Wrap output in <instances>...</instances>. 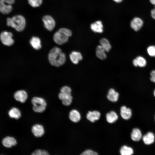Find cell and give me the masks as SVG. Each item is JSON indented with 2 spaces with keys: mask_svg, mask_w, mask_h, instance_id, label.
Returning a JSON list of instances; mask_svg holds the SVG:
<instances>
[{
  "mask_svg": "<svg viewBox=\"0 0 155 155\" xmlns=\"http://www.w3.org/2000/svg\"><path fill=\"white\" fill-rule=\"evenodd\" d=\"M71 90L69 87L65 86L62 87L60 89V92L64 93H71Z\"/></svg>",
  "mask_w": 155,
  "mask_h": 155,
  "instance_id": "cell-32",
  "label": "cell"
},
{
  "mask_svg": "<svg viewBox=\"0 0 155 155\" xmlns=\"http://www.w3.org/2000/svg\"><path fill=\"white\" fill-rule=\"evenodd\" d=\"M49 154L46 150L40 149L37 150L32 154V155H48Z\"/></svg>",
  "mask_w": 155,
  "mask_h": 155,
  "instance_id": "cell-30",
  "label": "cell"
},
{
  "mask_svg": "<svg viewBox=\"0 0 155 155\" xmlns=\"http://www.w3.org/2000/svg\"><path fill=\"white\" fill-rule=\"evenodd\" d=\"M100 43L102 47L106 52H109L111 48V46L109 41L106 38H102L100 40Z\"/></svg>",
  "mask_w": 155,
  "mask_h": 155,
  "instance_id": "cell-25",
  "label": "cell"
},
{
  "mask_svg": "<svg viewBox=\"0 0 155 155\" xmlns=\"http://www.w3.org/2000/svg\"><path fill=\"white\" fill-rule=\"evenodd\" d=\"M103 26L100 21H97L92 24L90 28L92 31L96 33H101L103 31Z\"/></svg>",
  "mask_w": 155,
  "mask_h": 155,
  "instance_id": "cell-16",
  "label": "cell"
},
{
  "mask_svg": "<svg viewBox=\"0 0 155 155\" xmlns=\"http://www.w3.org/2000/svg\"><path fill=\"white\" fill-rule=\"evenodd\" d=\"M69 118L72 121L76 123L80 120L81 115L79 112L77 110L73 109L69 113Z\"/></svg>",
  "mask_w": 155,
  "mask_h": 155,
  "instance_id": "cell-19",
  "label": "cell"
},
{
  "mask_svg": "<svg viewBox=\"0 0 155 155\" xmlns=\"http://www.w3.org/2000/svg\"><path fill=\"white\" fill-rule=\"evenodd\" d=\"M13 34L11 32L5 31L0 34V39L2 43L7 46H11L14 43L12 38Z\"/></svg>",
  "mask_w": 155,
  "mask_h": 155,
  "instance_id": "cell-5",
  "label": "cell"
},
{
  "mask_svg": "<svg viewBox=\"0 0 155 155\" xmlns=\"http://www.w3.org/2000/svg\"><path fill=\"white\" fill-rule=\"evenodd\" d=\"M9 117L16 119H19L21 116V113L20 110L16 107L11 108L8 112Z\"/></svg>",
  "mask_w": 155,
  "mask_h": 155,
  "instance_id": "cell-23",
  "label": "cell"
},
{
  "mask_svg": "<svg viewBox=\"0 0 155 155\" xmlns=\"http://www.w3.org/2000/svg\"><path fill=\"white\" fill-rule=\"evenodd\" d=\"M114 1L117 3H119L122 1L123 0H113Z\"/></svg>",
  "mask_w": 155,
  "mask_h": 155,
  "instance_id": "cell-38",
  "label": "cell"
},
{
  "mask_svg": "<svg viewBox=\"0 0 155 155\" xmlns=\"http://www.w3.org/2000/svg\"><path fill=\"white\" fill-rule=\"evenodd\" d=\"M31 46L36 50H39L41 47V42L40 39L37 36H33L30 41Z\"/></svg>",
  "mask_w": 155,
  "mask_h": 155,
  "instance_id": "cell-20",
  "label": "cell"
},
{
  "mask_svg": "<svg viewBox=\"0 0 155 155\" xmlns=\"http://www.w3.org/2000/svg\"><path fill=\"white\" fill-rule=\"evenodd\" d=\"M2 142L3 145L7 148H10L17 144V141L15 139L11 137H5L3 140Z\"/></svg>",
  "mask_w": 155,
  "mask_h": 155,
  "instance_id": "cell-15",
  "label": "cell"
},
{
  "mask_svg": "<svg viewBox=\"0 0 155 155\" xmlns=\"http://www.w3.org/2000/svg\"><path fill=\"white\" fill-rule=\"evenodd\" d=\"M150 1L151 3L155 5V0H150Z\"/></svg>",
  "mask_w": 155,
  "mask_h": 155,
  "instance_id": "cell-37",
  "label": "cell"
},
{
  "mask_svg": "<svg viewBox=\"0 0 155 155\" xmlns=\"http://www.w3.org/2000/svg\"><path fill=\"white\" fill-rule=\"evenodd\" d=\"M105 51L101 45L98 46L96 48V54L97 57L99 59L103 60L106 58V55Z\"/></svg>",
  "mask_w": 155,
  "mask_h": 155,
  "instance_id": "cell-24",
  "label": "cell"
},
{
  "mask_svg": "<svg viewBox=\"0 0 155 155\" xmlns=\"http://www.w3.org/2000/svg\"><path fill=\"white\" fill-rule=\"evenodd\" d=\"M154 119H155V117H154Z\"/></svg>",
  "mask_w": 155,
  "mask_h": 155,
  "instance_id": "cell-40",
  "label": "cell"
},
{
  "mask_svg": "<svg viewBox=\"0 0 155 155\" xmlns=\"http://www.w3.org/2000/svg\"><path fill=\"white\" fill-rule=\"evenodd\" d=\"M150 80L152 82L155 83V70L152 71L150 72Z\"/></svg>",
  "mask_w": 155,
  "mask_h": 155,
  "instance_id": "cell-34",
  "label": "cell"
},
{
  "mask_svg": "<svg viewBox=\"0 0 155 155\" xmlns=\"http://www.w3.org/2000/svg\"><path fill=\"white\" fill-rule=\"evenodd\" d=\"M142 136V132L140 129L137 128H134L131 133V139L134 141H139Z\"/></svg>",
  "mask_w": 155,
  "mask_h": 155,
  "instance_id": "cell-21",
  "label": "cell"
},
{
  "mask_svg": "<svg viewBox=\"0 0 155 155\" xmlns=\"http://www.w3.org/2000/svg\"><path fill=\"white\" fill-rule=\"evenodd\" d=\"M48 59L53 66L58 67L63 65L66 61L65 54L59 48L55 47L50 50L48 55Z\"/></svg>",
  "mask_w": 155,
  "mask_h": 155,
  "instance_id": "cell-1",
  "label": "cell"
},
{
  "mask_svg": "<svg viewBox=\"0 0 155 155\" xmlns=\"http://www.w3.org/2000/svg\"><path fill=\"white\" fill-rule=\"evenodd\" d=\"M33 105V110L36 112H43L46 109L47 104L45 100L43 98L38 97H33L31 100Z\"/></svg>",
  "mask_w": 155,
  "mask_h": 155,
  "instance_id": "cell-3",
  "label": "cell"
},
{
  "mask_svg": "<svg viewBox=\"0 0 155 155\" xmlns=\"http://www.w3.org/2000/svg\"><path fill=\"white\" fill-rule=\"evenodd\" d=\"M26 24V19L21 15H16L11 18H8L7 19V26L13 28L18 32L23 30Z\"/></svg>",
  "mask_w": 155,
  "mask_h": 155,
  "instance_id": "cell-2",
  "label": "cell"
},
{
  "mask_svg": "<svg viewBox=\"0 0 155 155\" xmlns=\"http://www.w3.org/2000/svg\"><path fill=\"white\" fill-rule=\"evenodd\" d=\"M69 57L72 63L75 64H78L83 58L81 54L76 51L72 52L69 55Z\"/></svg>",
  "mask_w": 155,
  "mask_h": 155,
  "instance_id": "cell-12",
  "label": "cell"
},
{
  "mask_svg": "<svg viewBox=\"0 0 155 155\" xmlns=\"http://www.w3.org/2000/svg\"><path fill=\"white\" fill-rule=\"evenodd\" d=\"M147 51L149 55L151 57H155V46H150L147 49Z\"/></svg>",
  "mask_w": 155,
  "mask_h": 155,
  "instance_id": "cell-31",
  "label": "cell"
},
{
  "mask_svg": "<svg viewBox=\"0 0 155 155\" xmlns=\"http://www.w3.org/2000/svg\"><path fill=\"white\" fill-rule=\"evenodd\" d=\"M151 15L152 18L155 20V8L151 11Z\"/></svg>",
  "mask_w": 155,
  "mask_h": 155,
  "instance_id": "cell-35",
  "label": "cell"
},
{
  "mask_svg": "<svg viewBox=\"0 0 155 155\" xmlns=\"http://www.w3.org/2000/svg\"><path fill=\"white\" fill-rule=\"evenodd\" d=\"M42 21L45 28L49 31H52L55 26L56 23L55 20L51 16L46 15L42 18Z\"/></svg>",
  "mask_w": 155,
  "mask_h": 155,
  "instance_id": "cell-6",
  "label": "cell"
},
{
  "mask_svg": "<svg viewBox=\"0 0 155 155\" xmlns=\"http://www.w3.org/2000/svg\"><path fill=\"white\" fill-rule=\"evenodd\" d=\"M14 98L21 103L25 102L28 98V94L26 91L21 90L16 91L14 95Z\"/></svg>",
  "mask_w": 155,
  "mask_h": 155,
  "instance_id": "cell-10",
  "label": "cell"
},
{
  "mask_svg": "<svg viewBox=\"0 0 155 155\" xmlns=\"http://www.w3.org/2000/svg\"><path fill=\"white\" fill-rule=\"evenodd\" d=\"M154 96L155 97V90H154Z\"/></svg>",
  "mask_w": 155,
  "mask_h": 155,
  "instance_id": "cell-39",
  "label": "cell"
},
{
  "mask_svg": "<svg viewBox=\"0 0 155 155\" xmlns=\"http://www.w3.org/2000/svg\"><path fill=\"white\" fill-rule=\"evenodd\" d=\"M15 0H0V12L4 14L10 13L12 10V5Z\"/></svg>",
  "mask_w": 155,
  "mask_h": 155,
  "instance_id": "cell-4",
  "label": "cell"
},
{
  "mask_svg": "<svg viewBox=\"0 0 155 155\" xmlns=\"http://www.w3.org/2000/svg\"><path fill=\"white\" fill-rule=\"evenodd\" d=\"M138 66L141 67L145 66L146 64V61L145 59L141 56H138L135 59Z\"/></svg>",
  "mask_w": 155,
  "mask_h": 155,
  "instance_id": "cell-28",
  "label": "cell"
},
{
  "mask_svg": "<svg viewBox=\"0 0 155 155\" xmlns=\"http://www.w3.org/2000/svg\"><path fill=\"white\" fill-rule=\"evenodd\" d=\"M119 94L113 89L111 88L108 91L107 97L108 99L111 101L116 102L118 99Z\"/></svg>",
  "mask_w": 155,
  "mask_h": 155,
  "instance_id": "cell-18",
  "label": "cell"
},
{
  "mask_svg": "<svg viewBox=\"0 0 155 155\" xmlns=\"http://www.w3.org/2000/svg\"><path fill=\"white\" fill-rule=\"evenodd\" d=\"M133 64L135 66L137 67V62L136 60V59H134L133 60Z\"/></svg>",
  "mask_w": 155,
  "mask_h": 155,
  "instance_id": "cell-36",
  "label": "cell"
},
{
  "mask_svg": "<svg viewBox=\"0 0 155 155\" xmlns=\"http://www.w3.org/2000/svg\"><path fill=\"white\" fill-rule=\"evenodd\" d=\"M120 112L122 117L124 119L128 120L131 117L132 111L131 109L129 108H127L125 106L121 107Z\"/></svg>",
  "mask_w": 155,
  "mask_h": 155,
  "instance_id": "cell-13",
  "label": "cell"
},
{
  "mask_svg": "<svg viewBox=\"0 0 155 155\" xmlns=\"http://www.w3.org/2000/svg\"><path fill=\"white\" fill-rule=\"evenodd\" d=\"M58 31L69 37L71 36L72 35L71 31L69 29L66 28H61L59 29Z\"/></svg>",
  "mask_w": 155,
  "mask_h": 155,
  "instance_id": "cell-29",
  "label": "cell"
},
{
  "mask_svg": "<svg viewBox=\"0 0 155 155\" xmlns=\"http://www.w3.org/2000/svg\"><path fill=\"white\" fill-rule=\"evenodd\" d=\"M29 4L32 7H37L42 4L43 0H28Z\"/></svg>",
  "mask_w": 155,
  "mask_h": 155,
  "instance_id": "cell-27",
  "label": "cell"
},
{
  "mask_svg": "<svg viewBox=\"0 0 155 155\" xmlns=\"http://www.w3.org/2000/svg\"><path fill=\"white\" fill-rule=\"evenodd\" d=\"M120 152L122 155H131L133 154V151L131 148L124 146L121 148Z\"/></svg>",
  "mask_w": 155,
  "mask_h": 155,
  "instance_id": "cell-26",
  "label": "cell"
},
{
  "mask_svg": "<svg viewBox=\"0 0 155 155\" xmlns=\"http://www.w3.org/2000/svg\"><path fill=\"white\" fill-rule=\"evenodd\" d=\"M58 97L62 101V104L65 106H68L72 103L73 98L71 93L60 92L59 94Z\"/></svg>",
  "mask_w": 155,
  "mask_h": 155,
  "instance_id": "cell-8",
  "label": "cell"
},
{
  "mask_svg": "<svg viewBox=\"0 0 155 155\" xmlns=\"http://www.w3.org/2000/svg\"><path fill=\"white\" fill-rule=\"evenodd\" d=\"M143 24V22L142 20L139 18L136 17L131 20L130 26L134 30L137 31L141 28Z\"/></svg>",
  "mask_w": 155,
  "mask_h": 155,
  "instance_id": "cell-11",
  "label": "cell"
},
{
  "mask_svg": "<svg viewBox=\"0 0 155 155\" xmlns=\"http://www.w3.org/2000/svg\"><path fill=\"white\" fill-rule=\"evenodd\" d=\"M106 118L107 121L111 123L115 122L118 119V116L115 111H111L106 114Z\"/></svg>",
  "mask_w": 155,
  "mask_h": 155,
  "instance_id": "cell-22",
  "label": "cell"
},
{
  "mask_svg": "<svg viewBox=\"0 0 155 155\" xmlns=\"http://www.w3.org/2000/svg\"><path fill=\"white\" fill-rule=\"evenodd\" d=\"M142 139L145 144L147 145H150L154 142L155 135L153 133L149 132L143 136Z\"/></svg>",
  "mask_w": 155,
  "mask_h": 155,
  "instance_id": "cell-17",
  "label": "cell"
},
{
  "mask_svg": "<svg viewBox=\"0 0 155 155\" xmlns=\"http://www.w3.org/2000/svg\"><path fill=\"white\" fill-rule=\"evenodd\" d=\"M69 37L59 32L58 31L56 32L53 36V39L55 42L59 45H61L67 42Z\"/></svg>",
  "mask_w": 155,
  "mask_h": 155,
  "instance_id": "cell-7",
  "label": "cell"
},
{
  "mask_svg": "<svg viewBox=\"0 0 155 155\" xmlns=\"http://www.w3.org/2000/svg\"><path fill=\"white\" fill-rule=\"evenodd\" d=\"M82 155H96L97 153L91 150H86L81 154Z\"/></svg>",
  "mask_w": 155,
  "mask_h": 155,
  "instance_id": "cell-33",
  "label": "cell"
},
{
  "mask_svg": "<svg viewBox=\"0 0 155 155\" xmlns=\"http://www.w3.org/2000/svg\"><path fill=\"white\" fill-rule=\"evenodd\" d=\"M100 113L97 111H89L86 115L87 119L92 122L98 120L100 119Z\"/></svg>",
  "mask_w": 155,
  "mask_h": 155,
  "instance_id": "cell-14",
  "label": "cell"
},
{
  "mask_svg": "<svg viewBox=\"0 0 155 155\" xmlns=\"http://www.w3.org/2000/svg\"><path fill=\"white\" fill-rule=\"evenodd\" d=\"M32 131L34 135L37 137H41L44 133L43 127L39 124L34 125L32 127Z\"/></svg>",
  "mask_w": 155,
  "mask_h": 155,
  "instance_id": "cell-9",
  "label": "cell"
}]
</instances>
